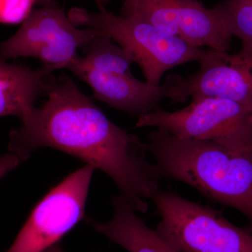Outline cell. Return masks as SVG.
<instances>
[{
    "mask_svg": "<svg viewBox=\"0 0 252 252\" xmlns=\"http://www.w3.org/2000/svg\"><path fill=\"white\" fill-rule=\"evenodd\" d=\"M44 92L42 107L10 131L9 152L23 161L41 147L77 158L109 176L136 212H147L162 177L147 159L146 142L111 122L66 74H51Z\"/></svg>",
    "mask_w": 252,
    "mask_h": 252,
    "instance_id": "1",
    "label": "cell"
},
{
    "mask_svg": "<svg viewBox=\"0 0 252 252\" xmlns=\"http://www.w3.org/2000/svg\"><path fill=\"white\" fill-rule=\"evenodd\" d=\"M162 177L182 182L210 200L238 210L252 234V156L208 141L180 138L164 129L146 142Z\"/></svg>",
    "mask_w": 252,
    "mask_h": 252,
    "instance_id": "2",
    "label": "cell"
},
{
    "mask_svg": "<svg viewBox=\"0 0 252 252\" xmlns=\"http://www.w3.org/2000/svg\"><path fill=\"white\" fill-rule=\"evenodd\" d=\"M67 15L77 27L91 28L126 50L133 63L140 66L146 81L154 85L160 84L162 76L172 68L193 61L200 62L208 51L167 35L140 18L117 16L104 7L99 9V13L74 7Z\"/></svg>",
    "mask_w": 252,
    "mask_h": 252,
    "instance_id": "3",
    "label": "cell"
},
{
    "mask_svg": "<svg viewBox=\"0 0 252 252\" xmlns=\"http://www.w3.org/2000/svg\"><path fill=\"white\" fill-rule=\"evenodd\" d=\"M161 218L159 235L176 252H252V234L216 209L159 190L152 199Z\"/></svg>",
    "mask_w": 252,
    "mask_h": 252,
    "instance_id": "4",
    "label": "cell"
},
{
    "mask_svg": "<svg viewBox=\"0 0 252 252\" xmlns=\"http://www.w3.org/2000/svg\"><path fill=\"white\" fill-rule=\"evenodd\" d=\"M185 108L141 116L136 127L164 129L180 138L208 141L233 153L252 156V108L229 99L196 97Z\"/></svg>",
    "mask_w": 252,
    "mask_h": 252,
    "instance_id": "5",
    "label": "cell"
},
{
    "mask_svg": "<svg viewBox=\"0 0 252 252\" xmlns=\"http://www.w3.org/2000/svg\"><path fill=\"white\" fill-rule=\"evenodd\" d=\"M98 34L91 28H78L63 9L44 7L34 10L18 31L1 43V61L20 57L40 60L55 72L67 68Z\"/></svg>",
    "mask_w": 252,
    "mask_h": 252,
    "instance_id": "6",
    "label": "cell"
},
{
    "mask_svg": "<svg viewBox=\"0 0 252 252\" xmlns=\"http://www.w3.org/2000/svg\"><path fill=\"white\" fill-rule=\"evenodd\" d=\"M94 168L72 172L36 204L6 252H44L83 220Z\"/></svg>",
    "mask_w": 252,
    "mask_h": 252,
    "instance_id": "7",
    "label": "cell"
},
{
    "mask_svg": "<svg viewBox=\"0 0 252 252\" xmlns=\"http://www.w3.org/2000/svg\"><path fill=\"white\" fill-rule=\"evenodd\" d=\"M122 15L140 18L196 47L229 49L231 34L215 10L198 0H124Z\"/></svg>",
    "mask_w": 252,
    "mask_h": 252,
    "instance_id": "8",
    "label": "cell"
},
{
    "mask_svg": "<svg viewBox=\"0 0 252 252\" xmlns=\"http://www.w3.org/2000/svg\"><path fill=\"white\" fill-rule=\"evenodd\" d=\"M195 74L187 78L170 74L168 97L183 103L196 97H218L252 108V52L237 54L208 49Z\"/></svg>",
    "mask_w": 252,
    "mask_h": 252,
    "instance_id": "9",
    "label": "cell"
},
{
    "mask_svg": "<svg viewBox=\"0 0 252 252\" xmlns=\"http://www.w3.org/2000/svg\"><path fill=\"white\" fill-rule=\"evenodd\" d=\"M67 69L90 86L94 99L138 118L158 109L162 99L168 97L172 84L170 76L164 84L154 85L132 73L97 70L83 62L79 55Z\"/></svg>",
    "mask_w": 252,
    "mask_h": 252,
    "instance_id": "10",
    "label": "cell"
},
{
    "mask_svg": "<svg viewBox=\"0 0 252 252\" xmlns=\"http://www.w3.org/2000/svg\"><path fill=\"white\" fill-rule=\"evenodd\" d=\"M114 214L107 223L93 222L97 233L128 252H176L159 235L157 230L149 228L127 200L120 194L112 200Z\"/></svg>",
    "mask_w": 252,
    "mask_h": 252,
    "instance_id": "11",
    "label": "cell"
},
{
    "mask_svg": "<svg viewBox=\"0 0 252 252\" xmlns=\"http://www.w3.org/2000/svg\"><path fill=\"white\" fill-rule=\"evenodd\" d=\"M53 74L44 67L37 69L0 63V116H14L22 121L35 107L38 95L44 91L48 78Z\"/></svg>",
    "mask_w": 252,
    "mask_h": 252,
    "instance_id": "12",
    "label": "cell"
},
{
    "mask_svg": "<svg viewBox=\"0 0 252 252\" xmlns=\"http://www.w3.org/2000/svg\"><path fill=\"white\" fill-rule=\"evenodd\" d=\"M83 62L102 72L132 73L133 63L128 53L107 36L98 35L87 46Z\"/></svg>",
    "mask_w": 252,
    "mask_h": 252,
    "instance_id": "13",
    "label": "cell"
},
{
    "mask_svg": "<svg viewBox=\"0 0 252 252\" xmlns=\"http://www.w3.org/2000/svg\"><path fill=\"white\" fill-rule=\"evenodd\" d=\"M213 9L231 36L241 40V50L252 52V0H223Z\"/></svg>",
    "mask_w": 252,
    "mask_h": 252,
    "instance_id": "14",
    "label": "cell"
},
{
    "mask_svg": "<svg viewBox=\"0 0 252 252\" xmlns=\"http://www.w3.org/2000/svg\"><path fill=\"white\" fill-rule=\"evenodd\" d=\"M36 2L37 0H0V22L4 25L25 22Z\"/></svg>",
    "mask_w": 252,
    "mask_h": 252,
    "instance_id": "15",
    "label": "cell"
},
{
    "mask_svg": "<svg viewBox=\"0 0 252 252\" xmlns=\"http://www.w3.org/2000/svg\"><path fill=\"white\" fill-rule=\"evenodd\" d=\"M23 161L21 157L18 154L9 152V153L4 154L1 158V163H0V174L1 177H4L7 175L8 172L11 171L13 169L18 166Z\"/></svg>",
    "mask_w": 252,
    "mask_h": 252,
    "instance_id": "16",
    "label": "cell"
},
{
    "mask_svg": "<svg viewBox=\"0 0 252 252\" xmlns=\"http://www.w3.org/2000/svg\"><path fill=\"white\" fill-rule=\"evenodd\" d=\"M44 252H64V251H63L61 247H60L59 244H56V245L48 249V250H46V251Z\"/></svg>",
    "mask_w": 252,
    "mask_h": 252,
    "instance_id": "17",
    "label": "cell"
},
{
    "mask_svg": "<svg viewBox=\"0 0 252 252\" xmlns=\"http://www.w3.org/2000/svg\"><path fill=\"white\" fill-rule=\"evenodd\" d=\"M47 1V0H37V1ZM96 3H97V6H98L99 9L104 7V4L106 1H109V0H94Z\"/></svg>",
    "mask_w": 252,
    "mask_h": 252,
    "instance_id": "18",
    "label": "cell"
}]
</instances>
